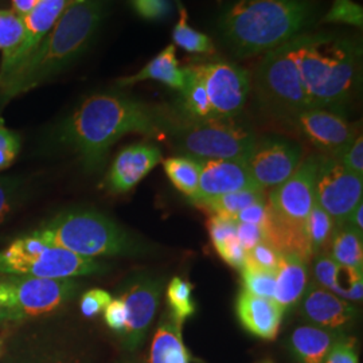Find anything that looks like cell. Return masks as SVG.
<instances>
[{"label":"cell","instance_id":"52a82bcc","mask_svg":"<svg viewBox=\"0 0 363 363\" xmlns=\"http://www.w3.org/2000/svg\"><path fill=\"white\" fill-rule=\"evenodd\" d=\"M106 269L108 265L101 261L48 245L31 233L13 240L0 250V276L77 279L106 272Z\"/></svg>","mask_w":363,"mask_h":363},{"label":"cell","instance_id":"603a6c76","mask_svg":"<svg viewBox=\"0 0 363 363\" xmlns=\"http://www.w3.org/2000/svg\"><path fill=\"white\" fill-rule=\"evenodd\" d=\"M183 323L167 310L163 312L152 339L148 363H190L191 357L182 337Z\"/></svg>","mask_w":363,"mask_h":363},{"label":"cell","instance_id":"f907efd6","mask_svg":"<svg viewBox=\"0 0 363 363\" xmlns=\"http://www.w3.org/2000/svg\"><path fill=\"white\" fill-rule=\"evenodd\" d=\"M37 0H13V10L21 16L26 15L37 6Z\"/></svg>","mask_w":363,"mask_h":363},{"label":"cell","instance_id":"f5cc1de1","mask_svg":"<svg viewBox=\"0 0 363 363\" xmlns=\"http://www.w3.org/2000/svg\"><path fill=\"white\" fill-rule=\"evenodd\" d=\"M261 363H273L272 361H264V362Z\"/></svg>","mask_w":363,"mask_h":363},{"label":"cell","instance_id":"44dd1931","mask_svg":"<svg viewBox=\"0 0 363 363\" xmlns=\"http://www.w3.org/2000/svg\"><path fill=\"white\" fill-rule=\"evenodd\" d=\"M240 323L255 337L273 340L277 337L286 310L273 298H259L241 291L235 301Z\"/></svg>","mask_w":363,"mask_h":363},{"label":"cell","instance_id":"7402d4cb","mask_svg":"<svg viewBox=\"0 0 363 363\" xmlns=\"http://www.w3.org/2000/svg\"><path fill=\"white\" fill-rule=\"evenodd\" d=\"M308 283L306 259L291 253H281L276 269V289L273 300L284 310L298 304Z\"/></svg>","mask_w":363,"mask_h":363},{"label":"cell","instance_id":"816d5d0a","mask_svg":"<svg viewBox=\"0 0 363 363\" xmlns=\"http://www.w3.org/2000/svg\"><path fill=\"white\" fill-rule=\"evenodd\" d=\"M3 345H4V343H3V339H1V337H0V350H1V349H3Z\"/></svg>","mask_w":363,"mask_h":363},{"label":"cell","instance_id":"8992f818","mask_svg":"<svg viewBox=\"0 0 363 363\" xmlns=\"http://www.w3.org/2000/svg\"><path fill=\"white\" fill-rule=\"evenodd\" d=\"M172 148L182 155L199 160L225 159L247 162L256 133L235 117H210L202 120L183 118L171 121L164 130Z\"/></svg>","mask_w":363,"mask_h":363},{"label":"cell","instance_id":"b9f144b4","mask_svg":"<svg viewBox=\"0 0 363 363\" xmlns=\"http://www.w3.org/2000/svg\"><path fill=\"white\" fill-rule=\"evenodd\" d=\"M323 363H359L355 350V339L343 337L330 350Z\"/></svg>","mask_w":363,"mask_h":363},{"label":"cell","instance_id":"c3c4849f","mask_svg":"<svg viewBox=\"0 0 363 363\" xmlns=\"http://www.w3.org/2000/svg\"><path fill=\"white\" fill-rule=\"evenodd\" d=\"M267 214V201L253 203L250 206L241 210L237 216L235 222H245V223H253L257 226H262Z\"/></svg>","mask_w":363,"mask_h":363},{"label":"cell","instance_id":"e575fe53","mask_svg":"<svg viewBox=\"0 0 363 363\" xmlns=\"http://www.w3.org/2000/svg\"><path fill=\"white\" fill-rule=\"evenodd\" d=\"M241 277L244 283V291L259 298H273L276 289V272H264L242 268Z\"/></svg>","mask_w":363,"mask_h":363},{"label":"cell","instance_id":"f546056e","mask_svg":"<svg viewBox=\"0 0 363 363\" xmlns=\"http://www.w3.org/2000/svg\"><path fill=\"white\" fill-rule=\"evenodd\" d=\"M177 3L179 10V19L172 30L174 45L179 46L190 54H213L216 52L213 39L190 26L187 10L182 4L181 0H177Z\"/></svg>","mask_w":363,"mask_h":363},{"label":"cell","instance_id":"7c38bea8","mask_svg":"<svg viewBox=\"0 0 363 363\" xmlns=\"http://www.w3.org/2000/svg\"><path fill=\"white\" fill-rule=\"evenodd\" d=\"M322 155H311L301 160L295 172L274 187L267 199L273 214L286 223L307 229L308 217L316 203V175Z\"/></svg>","mask_w":363,"mask_h":363},{"label":"cell","instance_id":"cb8c5ba5","mask_svg":"<svg viewBox=\"0 0 363 363\" xmlns=\"http://www.w3.org/2000/svg\"><path fill=\"white\" fill-rule=\"evenodd\" d=\"M343 337L342 331L300 325L289 337V349L298 363H323L327 354Z\"/></svg>","mask_w":363,"mask_h":363},{"label":"cell","instance_id":"db71d44e","mask_svg":"<svg viewBox=\"0 0 363 363\" xmlns=\"http://www.w3.org/2000/svg\"><path fill=\"white\" fill-rule=\"evenodd\" d=\"M120 363H135V362H130V361H124V362H120Z\"/></svg>","mask_w":363,"mask_h":363},{"label":"cell","instance_id":"d6986e66","mask_svg":"<svg viewBox=\"0 0 363 363\" xmlns=\"http://www.w3.org/2000/svg\"><path fill=\"white\" fill-rule=\"evenodd\" d=\"M259 189L252 179L245 162L206 159L201 160V175L194 201L210 199L242 190Z\"/></svg>","mask_w":363,"mask_h":363},{"label":"cell","instance_id":"bcb514c9","mask_svg":"<svg viewBox=\"0 0 363 363\" xmlns=\"http://www.w3.org/2000/svg\"><path fill=\"white\" fill-rule=\"evenodd\" d=\"M208 234L214 247H220L235 235V222L222 220L220 217H210L208 222Z\"/></svg>","mask_w":363,"mask_h":363},{"label":"cell","instance_id":"ee69618b","mask_svg":"<svg viewBox=\"0 0 363 363\" xmlns=\"http://www.w3.org/2000/svg\"><path fill=\"white\" fill-rule=\"evenodd\" d=\"M216 250H217V253H218L220 259H223L228 265L233 267V268L238 269V271L242 269L247 250L241 245V242L238 241L237 235H234L230 240H228L225 244H222Z\"/></svg>","mask_w":363,"mask_h":363},{"label":"cell","instance_id":"d6a6232c","mask_svg":"<svg viewBox=\"0 0 363 363\" xmlns=\"http://www.w3.org/2000/svg\"><path fill=\"white\" fill-rule=\"evenodd\" d=\"M23 33V16L13 10H0V50H11L21 42Z\"/></svg>","mask_w":363,"mask_h":363},{"label":"cell","instance_id":"7dc6e473","mask_svg":"<svg viewBox=\"0 0 363 363\" xmlns=\"http://www.w3.org/2000/svg\"><path fill=\"white\" fill-rule=\"evenodd\" d=\"M235 235L245 250H249L264 241L262 228L253 223L235 222Z\"/></svg>","mask_w":363,"mask_h":363},{"label":"cell","instance_id":"ac0fdd59","mask_svg":"<svg viewBox=\"0 0 363 363\" xmlns=\"http://www.w3.org/2000/svg\"><path fill=\"white\" fill-rule=\"evenodd\" d=\"M160 160L162 151L154 144H130L115 157L105 178V187L115 194L128 193L155 169Z\"/></svg>","mask_w":363,"mask_h":363},{"label":"cell","instance_id":"1f68e13d","mask_svg":"<svg viewBox=\"0 0 363 363\" xmlns=\"http://www.w3.org/2000/svg\"><path fill=\"white\" fill-rule=\"evenodd\" d=\"M193 291L194 286L182 277H174L167 286L166 298L169 303V311L181 323H184L196 311Z\"/></svg>","mask_w":363,"mask_h":363},{"label":"cell","instance_id":"f35d334b","mask_svg":"<svg viewBox=\"0 0 363 363\" xmlns=\"http://www.w3.org/2000/svg\"><path fill=\"white\" fill-rule=\"evenodd\" d=\"M130 6L140 18L151 22L163 21L172 13L171 0H130Z\"/></svg>","mask_w":363,"mask_h":363},{"label":"cell","instance_id":"9c48e42d","mask_svg":"<svg viewBox=\"0 0 363 363\" xmlns=\"http://www.w3.org/2000/svg\"><path fill=\"white\" fill-rule=\"evenodd\" d=\"M255 91L259 105L283 120L291 121L310 108L296 62V38L264 54L255 74Z\"/></svg>","mask_w":363,"mask_h":363},{"label":"cell","instance_id":"836d02e7","mask_svg":"<svg viewBox=\"0 0 363 363\" xmlns=\"http://www.w3.org/2000/svg\"><path fill=\"white\" fill-rule=\"evenodd\" d=\"M280 256H281L280 252H277L268 242L262 241L256 247L247 250L242 268L264 271V272H276Z\"/></svg>","mask_w":363,"mask_h":363},{"label":"cell","instance_id":"d4e9b609","mask_svg":"<svg viewBox=\"0 0 363 363\" xmlns=\"http://www.w3.org/2000/svg\"><path fill=\"white\" fill-rule=\"evenodd\" d=\"M154 79L167 85L174 91H181L184 85L183 69L179 67V61L177 58L175 45H169L166 49L152 58L140 72L132 74L130 77L120 78L117 81L118 86H132L138 82Z\"/></svg>","mask_w":363,"mask_h":363},{"label":"cell","instance_id":"d590c367","mask_svg":"<svg viewBox=\"0 0 363 363\" xmlns=\"http://www.w3.org/2000/svg\"><path fill=\"white\" fill-rule=\"evenodd\" d=\"M325 23H342L362 28V6L354 0H334L325 16Z\"/></svg>","mask_w":363,"mask_h":363},{"label":"cell","instance_id":"4dcf8cb0","mask_svg":"<svg viewBox=\"0 0 363 363\" xmlns=\"http://www.w3.org/2000/svg\"><path fill=\"white\" fill-rule=\"evenodd\" d=\"M335 228L337 225L334 220L318 203H315L307 222L312 257L320 253H327Z\"/></svg>","mask_w":363,"mask_h":363},{"label":"cell","instance_id":"5bb4252c","mask_svg":"<svg viewBox=\"0 0 363 363\" xmlns=\"http://www.w3.org/2000/svg\"><path fill=\"white\" fill-rule=\"evenodd\" d=\"M203 79L213 117H237L247 104L250 78L244 67L216 61L196 65Z\"/></svg>","mask_w":363,"mask_h":363},{"label":"cell","instance_id":"f1b7e54d","mask_svg":"<svg viewBox=\"0 0 363 363\" xmlns=\"http://www.w3.org/2000/svg\"><path fill=\"white\" fill-rule=\"evenodd\" d=\"M163 169L166 171L171 183L190 199H194L199 175H201V160L191 156H172L163 160Z\"/></svg>","mask_w":363,"mask_h":363},{"label":"cell","instance_id":"484cf974","mask_svg":"<svg viewBox=\"0 0 363 363\" xmlns=\"http://www.w3.org/2000/svg\"><path fill=\"white\" fill-rule=\"evenodd\" d=\"M184 85L179 91V108L183 118L202 120L213 117L208 93L196 65L183 67Z\"/></svg>","mask_w":363,"mask_h":363},{"label":"cell","instance_id":"60d3db41","mask_svg":"<svg viewBox=\"0 0 363 363\" xmlns=\"http://www.w3.org/2000/svg\"><path fill=\"white\" fill-rule=\"evenodd\" d=\"M21 151V138L16 132L0 124V171L13 166Z\"/></svg>","mask_w":363,"mask_h":363},{"label":"cell","instance_id":"8d00e7d4","mask_svg":"<svg viewBox=\"0 0 363 363\" xmlns=\"http://www.w3.org/2000/svg\"><path fill=\"white\" fill-rule=\"evenodd\" d=\"M23 182L15 177H0V223L16 208L23 195Z\"/></svg>","mask_w":363,"mask_h":363},{"label":"cell","instance_id":"ab89813d","mask_svg":"<svg viewBox=\"0 0 363 363\" xmlns=\"http://www.w3.org/2000/svg\"><path fill=\"white\" fill-rule=\"evenodd\" d=\"M112 298H113L112 295L101 288L88 289L79 298L81 313L85 318H94L100 315V312H104L106 306L111 303Z\"/></svg>","mask_w":363,"mask_h":363},{"label":"cell","instance_id":"83f0119b","mask_svg":"<svg viewBox=\"0 0 363 363\" xmlns=\"http://www.w3.org/2000/svg\"><path fill=\"white\" fill-rule=\"evenodd\" d=\"M330 245V256L339 265L362 271L363 234L354 230L347 223L337 225Z\"/></svg>","mask_w":363,"mask_h":363},{"label":"cell","instance_id":"4fadbf2b","mask_svg":"<svg viewBox=\"0 0 363 363\" xmlns=\"http://www.w3.org/2000/svg\"><path fill=\"white\" fill-rule=\"evenodd\" d=\"M316 203L334 220L345 223L362 202L363 177L346 169L337 157L322 155L316 175Z\"/></svg>","mask_w":363,"mask_h":363},{"label":"cell","instance_id":"2e32d148","mask_svg":"<svg viewBox=\"0 0 363 363\" xmlns=\"http://www.w3.org/2000/svg\"><path fill=\"white\" fill-rule=\"evenodd\" d=\"M69 1L70 0H40L31 11L23 15V37L11 50L3 52L0 64V91L6 88L19 67L38 48L42 39L49 34L65 11Z\"/></svg>","mask_w":363,"mask_h":363},{"label":"cell","instance_id":"9a60e30c","mask_svg":"<svg viewBox=\"0 0 363 363\" xmlns=\"http://www.w3.org/2000/svg\"><path fill=\"white\" fill-rule=\"evenodd\" d=\"M303 160L300 144L283 136H264L256 139L247 157V167L252 179L265 190L286 182Z\"/></svg>","mask_w":363,"mask_h":363},{"label":"cell","instance_id":"ba28073f","mask_svg":"<svg viewBox=\"0 0 363 363\" xmlns=\"http://www.w3.org/2000/svg\"><path fill=\"white\" fill-rule=\"evenodd\" d=\"M81 289L76 279L0 276V327L23 325L60 311Z\"/></svg>","mask_w":363,"mask_h":363},{"label":"cell","instance_id":"7bdbcfd3","mask_svg":"<svg viewBox=\"0 0 363 363\" xmlns=\"http://www.w3.org/2000/svg\"><path fill=\"white\" fill-rule=\"evenodd\" d=\"M337 159L349 171L363 177V138L361 132Z\"/></svg>","mask_w":363,"mask_h":363},{"label":"cell","instance_id":"681fc988","mask_svg":"<svg viewBox=\"0 0 363 363\" xmlns=\"http://www.w3.org/2000/svg\"><path fill=\"white\" fill-rule=\"evenodd\" d=\"M362 217L363 202H361V203H358V205H357V208H354V210L351 211L349 218H347V220H346L345 223H347L349 226H351L354 230H357L358 233L363 234Z\"/></svg>","mask_w":363,"mask_h":363},{"label":"cell","instance_id":"ffe728a7","mask_svg":"<svg viewBox=\"0 0 363 363\" xmlns=\"http://www.w3.org/2000/svg\"><path fill=\"white\" fill-rule=\"evenodd\" d=\"M300 313L316 327L342 331L357 318V307L318 284L307 286L300 298Z\"/></svg>","mask_w":363,"mask_h":363},{"label":"cell","instance_id":"8fae6325","mask_svg":"<svg viewBox=\"0 0 363 363\" xmlns=\"http://www.w3.org/2000/svg\"><path fill=\"white\" fill-rule=\"evenodd\" d=\"M0 363H91V358L74 340L48 327H34L13 337Z\"/></svg>","mask_w":363,"mask_h":363},{"label":"cell","instance_id":"30bf717a","mask_svg":"<svg viewBox=\"0 0 363 363\" xmlns=\"http://www.w3.org/2000/svg\"><path fill=\"white\" fill-rule=\"evenodd\" d=\"M163 286V277L136 273L118 288L117 298H121L127 311L125 330L121 334L125 350L135 351L142 346L154 322Z\"/></svg>","mask_w":363,"mask_h":363},{"label":"cell","instance_id":"6da1fadb","mask_svg":"<svg viewBox=\"0 0 363 363\" xmlns=\"http://www.w3.org/2000/svg\"><path fill=\"white\" fill-rule=\"evenodd\" d=\"M169 117L143 101L120 93L85 99L57 128V142L73 151L84 169H103L113 144L130 133H164Z\"/></svg>","mask_w":363,"mask_h":363},{"label":"cell","instance_id":"7a4b0ae2","mask_svg":"<svg viewBox=\"0 0 363 363\" xmlns=\"http://www.w3.org/2000/svg\"><path fill=\"white\" fill-rule=\"evenodd\" d=\"M296 62L310 108L343 113L362 84V43L334 34L296 38Z\"/></svg>","mask_w":363,"mask_h":363},{"label":"cell","instance_id":"4316f807","mask_svg":"<svg viewBox=\"0 0 363 363\" xmlns=\"http://www.w3.org/2000/svg\"><path fill=\"white\" fill-rule=\"evenodd\" d=\"M265 190L253 189V190H242L230 194L220 195L210 199L194 201L195 206L205 210L211 217H220L222 220H237V216L241 210L259 202H265Z\"/></svg>","mask_w":363,"mask_h":363},{"label":"cell","instance_id":"277c9868","mask_svg":"<svg viewBox=\"0 0 363 363\" xmlns=\"http://www.w3.org/2000/svg\"><path fill=\"white\" fill-rule=\"evenodd\" d=\"M104 19L103 0H70L49 34L0 91L3 103L35 89L85 52Z\"/></svg>","mask_w":363,"mask_h":363},{"label":"cell","instance_id":"3957f363","mask_svg":"<svg viewBox=\"0 0 363 363\" xmlns=\"http://www.w3.org/2000/svg\"><path fill=\"white\" fill-rule=\"evenodd\" d=\"M315 15L308 0H237L220 13L218 30L226 48L247 58L303 35Z\"/></svg>","mask_w":363,"mask_h":363},{"label":"cell","instance_id":"74e56055","mask_svg":"<svg viewBox=\"0 0 363 363\" xmlns=\"http://www.w3.org/2000/svg\"><path fill=\"white\" fill-rule=\"evenodd\" d=\"M313 276L319 286L331 291L335 284L340 265L330 256V253H320L313 256Z\"/></svg>","mask_w":363,"mask_h":363},{"label":"cell","instance_id":"f6af8a7d","mask_svg":"<svg viewBox=\"0 0 363 363\" xmlns=\"http://www.w3.org/2000/svg\"><path fill=\"white\" fill-rule=\"evenodd\" d=\"M104 320L106 325L116 334H123L127 323V311L121 298H115L104 310Z\"/></svg>","mask_w":363,"mask_h":363},{"label":"cell","instance_id":"5b68a950","mask_svg":"<svg viewBox=\"0 0 363 363\" xmlns=\"http://www.w3.org/2000/svg\"><path fill=\"white\" fill-rule=\"evenodd\" d=\"M31 234L48 245L89 259L139 256L148 250L139 237L91 208L64 210L42 222Z\"/></svg>","mask_w":363,"mask_h":363},{"label":"cell","instance_id":"e0dca14e","mask_svg":"<svg viewBox=\"0 0 363 363\" xmlns=\"http://www.w3.org/2000/svg\"><path fill=\"white\" fill-rule=\"evenodd\" d=\"M289 123L331 157L342 155L358 135L357 125L349 123L343 113L322 108L304 109Z\"/></svg>","mask_w":363,"mask_h":363}]
</instances>
